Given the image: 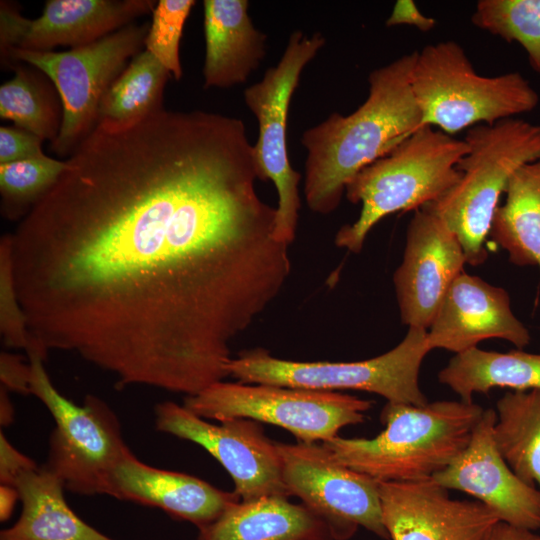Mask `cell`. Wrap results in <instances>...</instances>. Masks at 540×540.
Returning a JSON list of instances; mask_svg holds the SVG:
<instances>
[{
  "instance_id": "20",
  "label": "cell",
  "mask_w": 540,
  "mask_h": 540,
  "mask_svg": "<svg viewBox=\"0 0 540 540\" xmlns=\"http://www.w3.org/2000/svg\"><path fill=\"white\" fill-rule=\"evenodd\" d=\"M247 0H205L204 88L244 83L266 54L267 35L248 14Z\"/></svg>"
},
{
  "instance_id": "1",
  "label": "cell",
  "mask_w": 540,
  "mask_h": 540,
  "mask_svg": "<svg viewBox=\"0 0 540 540\" xmlns=\"http://www.w3.org/2000/svg\"><path fill=\"white\" fill-rule=\"evenodd\" d=\"M66 163L10 234L31 337L119 387L193 396L223 381L231 343L291 273L243 121L101 120Z\"/></svg>"
},
{
  "instance_id": "32",
  "label": "cell",
  "mask_w": 540,
  "mask_h": 540,
  "mask_svg": "<svg viewBox=\"0 0 540 540\" xmlns=\"http://www.w3.org/2000/svg\"><path fill=\"white\" fill-rule=\"evenodd\" d=\"M43 140L16 126L0 127V165L45 157Z\"/></svg>"
},
{
  "instance_id": "4",
  "label": "cell",
  "mask_w": 540,
  "mask_h": 540,
  "mask_svg": "<svg viewBox=\"0 0 540 540\" xmlns=\"http://www.w3.org/2000/svg\"><path fill=\"white\" fill-rule=\"evenodd\" d=\"M469 148L431 126H423L349 182L345 195L361 204L359 217L341 227L335 244L359 253L370 230L384 217L435 202L461 178L456 165Z\"/></svg>"
},
{
  "instance_id": "15",
  "label": "cell",
  "mask_w": 540,
  "mask_h": 540,
  "mask_svg": "<svg viewBox=\"0 0 540 540\" xmlns=\"http://www.w3.org/2000/svg\"><path fill=\"white\" fill-rule=\"evenodd\" d=\"M465 263L463 248L448 226L425 208L416 210L393 276L402 322L427 330Z\"/></svg>"
},
{
  "instance_id": "13",
  "label": "cell",
  "mask_w": 540,
  "mask_h": 540,
  "mask_svg": "<svg viewBox=\"0 0 540 540\" xmlns=\"http://www.w3.org/2000/svg\"><path fill=\"white\" fill-rule=\"evenodd\" d=\"M154 414L158 431L208 451L230 474L242 501L290 496L276 442L266 437L259 422L233 418L214 424L172 401L157 404Z\"/></svg>"
},
{
  "instance_id": "29",
  "label": "cell",
  "mask_w": 540,
  "mask_h": 540,
  "mask_svg": "<svg viewBox=\"0 0 540 540\" xmlns=\"http://www.w3.org/2000/svg\"><path fill=\"white\" fill-rule=\"evenodd\" d=\"M66 160L49 156L0 165L1 213L12 221L22 220L53 188Z\"/></svg>"
},
{
  "instance_id": "2",
  "label": "cell",
  "mask_w": 540,
  "mask_h": 540,
  "mask_svg": "<svg viewBox=\"0 0 540 540\" xmlns=\"http://www.w3.org/2000/svg\"><path fill=\"white\" fill-rule=\"evenodd\" d=\"M417 51L374 69L367 99L349 115L332 113L305 130L304 195L307 206L326 215L337 209L349 182L389 153L420 126L411 76Z\"/></svg>"
},
{
  "instance_id": "17",
  "label": "cell",
  "mask_w": 540,
  "mask_h": 540,
  "mask_svg": "<svg viewBox=\"0 0 540 540\" xmlns=\"http://www.w3.org/2000/svg\"><path fill=\"white\" fill-rule=\"evenodd\" d=\"M496 412L489 408L467 447L432 478L446 489L465 492L493 510L500 521L531 531L540 529V491L508 466L494 440Z\"/></svg>"
},
{
  "instance_id": "23",
  "label": "cell",
  "mask_w": 540,
  "mask_h": 540,
  "mask_svg": "<svg viewBox=\"0 0 540 540\" xmlns=\"http://www.w3.org/2000/svg\"><path fill=\"white\" fill-rule=\"evenodd\" d=\"M438 379L465 403H472L474 393H488L494 387L540 389V354L521 349L500 353L476 347L456 354Z\"/></svg>"
},
{
  "instance_id": "31",
  "label": "cell",
  "mask_w": 540,
  "mask_h": 540,
  "mask_svg": "<svg viewBox=\"0 0 540 540\" xmlns=\"http://www.w3.org/2000/svg\"><path fill=\"white\" fill-rule=\"evenodd\" d=\"M0 333L7 348L26 351L31 335L15 281L10 234L0 239Z\"/></svg>"
},
{
  "instance_id": "35",
  "label": "cell",
  "mask_w": 540,
  "mask_h": 540,
  "mask_svg": "<svg viewBox=\"0 0 540 540\" xmlns=\"http://www.w3.org/2000/svg\"><path fill=\"white\" fill-rule=\"evenodd\" d=\"M436 20L421 13L412 0L396 1L390 16L386 20V26L409 25L422 32L434 28Z\"/></svg>"
},
{
  "instance_id": "25",
  "label": "cell",
  "mask_w": 540,
  "mask_h": 540,
  "mask_svg": "<svg viewBox=\"0 0 540 540\" xmlns=\"http://www.w3.org/2000/svg\"><path fill=\"white\" fill-rule=\"evenodd\" d=\"M496 446L511 470L540 491V389L505 393L496 404Z\"/></svg>"
},
{
  "instance_id": "27",
  "label": "cell",
  "mask_w": 540,
  "mask_h": 540,
  "mask_svg": "<svg viewBox=\"0 0 540 540\" xmlns=\"http://www.w3.org/2000/svg\"><path fill=\"white\" fill-rule=\"evenodd\" d=\"M170 77L169 71L149 51L139 52L104 94L98 122L127 124L159 111Z\"/></svg>"
},
{
  "instance_id": "10",
  "label": "cell",
  "mask_w": 540,
  "mask_h": 540,
  "mask_svg": "<svg viewBox=\"0 0 540 540\" xmlns=\"http://www.w3.org/2000/svg\"><path fill=\"white\" fill-rule=\"evenodd\" d=\"M183 405L203 419H252L282 427L298 442L317 443L363 423L372 401L336 391L219 381L186 396Z\"/></svg>"
},
{
  "instance_id": "30",
  "label": "cell",
  "mask_w": 540,
  "mask_h": 540,
  "mask_svg": "<svg viewBox=\"0 0 540 540\" xmlns=\"http://www.w3.org/2000/svg\"><path fill=\"white\" fill-rule=\"evenodd\" d=\"M194 0H160L152 11V21L145 39L149 51L175 80L183 75L180 61V41L183 27Z\"/></svg>"
},
{
  "instance_id": "21",
  "label": "cell",
  "mask_w": 540,
  "mask_h": 540,
  "mask_svg": "<svg viewBox=\"0 0 540 540\" xmlns=\"http://www.w3.org/2000/svg\"><path fill=\"white\" fill-rule=\"evenodd\" d=\"M198 540H334L329 526L288 497L238 501L199 529Z\"/></svg>"
},
{
  "instance_id": "9",
  "label": "cell",
  "mask_w": 540,
  "mask_h": 540,
  "mask_svg": "<svg viewBox=\"0 0 540 540\" xmlns=\"http://www.w3.org/2000/svg\"><path fill=\"white\" fill-rule=\"evenodd\" d=\"M150 23H131L92 43L67 51L10 50L1 61L22 62L43 72L54 84L63 118L51 150L70 155L98 123L101 100L143 46Z\"/></svg>"
},
{
  "instance_id": "7",
  "label": "cell",
  "mask_w": 540,
  "mask_h": 540,
  "mask_svg": "<svg viewBox=\"0 0 540 540\" xmlns=\"http://www.w3.org/2000/svg\"><path fill=\"white\" fill-rule=\"evenodd\" d=\"M429 351L427 330L409 327L396 347L363 361L299 362L255 349L232 358L227 370L229 376L246 384L324 391L358 390L378 394L390 403L423 406L428 400L419 387L418 376Z\"/></svg>"
},
{
  "instance_id": "22",
  "label": "cell",
  "mask_w": 540,
  "mask_h": 540,
  "mask_svg": "<svg viewBox=\"0 0 540 540\" xmlns=\"http://www.w3.org/2000/svg\"><path fill=\"white\" fill-rule=\"evenodd\" d=\"M22 511L0 532V540H115L82 520L67 504L63 482L46 467L24 473L16 481Z\"/></svg>"
},
{
  "instance_id": "16",
  "label": "cell",
  "mask_w": 540,
  "mask_h": 540,
  "mask_svg": "<svg viewBox=\"0 0 540 540\" xmlns=\"http://www.w3.org/2000/svg\"><path fill=\"white\" fill-rule=\"evenodd\" d=\"M383 524L391 540H485L500 520L480 501L456 500L433 478L378 481Z\"/></svg>"
},
{
  "instance_id": "24",
  "label": "cell",
  "mask_w": 540,
  "mask_h": 540,
  "mask_svg": "<svg viewBox=\"0 0 540 540\" xmlns=\"http://www.w3.org/2000/svg\"><path fill=\"white\" fill-rule=\"evenodd\" d=\"M505 192L506 201L497 207L489 235L510 262L540 268V160L521 166Z\"/></svg>"
},
{
  "instance_id": "37",
  "label": "cell",
  "mask_w": 540,
  "mask_h": 540,
  "mask_svg": "<svg viewBox=\"0 0 540 540\" xmlns=\"http://www.w3.org/2000/svg\"><path fill=\"white\" fill-rule=\"evenodd\" d=\"M19 500L16 487L6 484L0 485V520L7 521Z\"/></svg>"
},
{
  "instance_id": "14",
  "label": "cell",
  "mask_w": 540,
  "mask_h": 540,
  "mask_svg": "<svg viewBox=\"0 0 540 540\" xmlns=\"http://www.w3.org/2000/svg\"><path fill=\"white\" fill-rule=\"evenodd\" d=\"M155 0H47L41 15L27 18L8 1L0 4V52L52 51L92 43L153 11Z\"/></svg>"
},
{
  "instance_id": "6",
  "label": "cell",
  "mask_w": 540,
  "mask_h": 540,
  "mask_svg": "<svg viewBox=\"0 0 540 540\" xmlns=\"http://www.w3.org/2000/svg\"><path fill=\"white\" fill-rule=\"evenodd\" d=\"M411 87L421 114L419 128L437 126L451 136L530 112L540 100L519 72L479 75L461 45L450 40L417 51Z\"/></svg>"
},
{
  "instance_id": "38",
  "label": "cell",
  "mask_w": 540,
  "mask_h": 540,
  "mask_svg": "<svg viewBox=\"0 0 540 540\" xmlns=\"http://www.w3.org/2000/svg\"><path fill=\"white\" fill-rule=\"evenodd\" d=\"M14 420V407L9 397V392L1 387L0 389V424L9 426Z\"/></svg>"
},
{
  "instance_id": "36",
  "label": "cell",
  "mask_w": 540,
  "mask_h": 540,
  "mask_svg": "<svg viewBox=\"0 0 540 540\" xmlns=\"http://www.w3.org/2000/svg\"><path fill=\"white\" fill-rule=\"evenodd\" d=\"M485 540H540L535 531L518 528L499 521L493 526Z\"/></svg>"
},
{
  "instance_id": "19",
  "label": "cell",
  "mask_w": 540,
  "mask_h": 540,
  "mask_svg": "<svg viewBox=\"0 0 540 540\" xmlns=\"http://www.w3.org/2000/svg\"><path fill=\"white\" fill-rule=\"evenodd\" d=\"M107 496L159 508L198 529L241 500L235 492L220 490L198 477L147 465L132 451L112 471Z\"/></svg>"
},
{
  "instance_id": "5",
  "label": "cell",
  "mask_w": 540,
  "mask_h": 540,
  "mask_svg": "<svg viewBox=\"0 0 540 540\" xmlns=\"http://www.w3.org/2000/svg\"><path fill=\"white\" fill-rule=\"evenodd\" d=\"M468 152L456 165L460 180L441 198L422 208L439 217L458 238L466 262L483 263L499 197L513 174L540 160V125L519 118L468 129Z\"/></svg>"
},
{
  "instance_id": "12",
  "label": "cell",
  "mask_w": 540,
  "mask_h": 540,
  "mask_svg": "<svg viewBox=\"0 0 540 540\" xmlns=\"http://www.w3.org/2000/svg\"><path fill=\"white\" fill-rule=\"evenodd\" d=\"M276 446L289 495L325 521L334 540L351 538L359 527L389 539L378 481L338 463L322 443Z\"/></svg>"
},
{
  "instance_id": "11",
  "label": "cell",
  "mask_w": 540,
  "mask_h": 540,
  "mask_svg": "<svg viewBox=\"0 0 540 540\" xmlns=\"http://www.w3.org/2000/svg\"><path fill=\"white\" fill-rule=\"evenodd\" d=\"M326 43L320 32L307 35L294 31L276 66L266 70L261 81L248 86L244 102L258 122L253 153L258 179L272 181L278 195L275 238L290 245L296 235L301 207V174L290 163L287 149V119L292 96L306 65Z\"/></svg>"
},
{
  "instance_id": "18",
  "label": "cell",
  "mask_w": 540,
  "mask_h": 540,
  "mask_svg": "<svg viewBox=\"0 0 540 540\" xmlns=\"http://www.w3.org/2000/svg\"><path fill=\"white\" fill-rule=\"evenodd\" d=\"M429 328L430 350L456 354L489 338L504 339L518 349L530 342L529 331L511 310L508 293L464 271L449 287Z\"/></svg>"
},
{
  "instance_id": "34",
  "label": "cell",
  "mask_w": 540,
  "mask_h": 540,
  "mask_svg": "<svg viewBox=\"0 0 540 540\" xmlns=\"http://www.w3.org/2000/svg\"><path fill=\"white\" fill-rule=\"evenodd\" d=\"M38 468L28 456L19 452L0 432V482L14 486L24 473Z\"/></svg>"
},
{
  "instance_id": "33",
  "label": "cell",
  "mask_w": 540,
  "mask_h": 540,
  "mask_svg": "<svg viewBox=\"0 0 540 540\" xmlns=\"http://www.w3.org/2000/svg\"><path fill=\"white\" fill-rule=\"evenodd\" d=\"M1 387L8 392L31 394V365L18 354L2 351L0 354Z\"/></svg>"
},
{
  "instance_id": "3",
  "label": "cell",
  "mask_w": 540,
  "mask_h": 540,
  "mask_svg": "<svg viewBox=\"0 0 540 540\" xmlns=\"http://www.w3.org/2000/svg\"><path fill=\"white\" fill-rule=\"evenodd\" d=\"M484 409L475 403L435 401L423 406L387 402L376 437L322 442L343 466L380 482L432 478L469 444Z\"/></svg>"
},
{
  "instance_id": "26",
  "label": "cell",
  "mask_w": 540,
  "mask_h": 540,
  "mask_svg": "<svg viewBox=\"0 0 540 540\" xmlns=\"http://www.w3.org/2000/svg\"><path fill=\"white\" fill-rule=\"evenodd\" d=\"M10 68L14 76L0 86V117L52 143L63 118L62 102L54 84L31 65L17 62Z\"/></svg>"
},
{
  "instance_id": "28",
  "label": "cell",
  "mask_w": 540,
  "mask_h": 540,
  "mask_svg": "<svg viewBox=\"0 0 540 540\" xmlns=\"http://www.w3.org/2000/svg\"><path fill=\"white\" fill-rule=\"evenodd\" d=\"M471 21L508 43H519L540 77V0H480Z\"/></svg>"
},
{
  "instance_id": "8",
  "label": "cell",
  "mask_w": 540,
  "mask_h": 540,
  "mask_svg": "<svg viewBox=\"0 0 540 540\" xmlns=\"http://www.w3.org/2000/svg\"><path fill=\"white\" fill-rule=\"evenodd\" d=\"M31 365V394L55 421L43 465L65 489L78 495H107L116 465L131 452L114 411L102 399L87 395L81 405L64 397L45 369V358L27 353Z\"/></svg>"
}]
</instances>
